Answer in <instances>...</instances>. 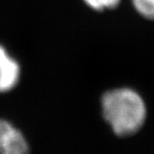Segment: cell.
Here are the masks:
<instances>
[{
    "label": "cell",
    "instance_id": "obj_1",
    "mask_svg": "<svg viewBox=\"0 0 154 154\" xmlns=\"http://www.w3.org/2000/svg\"><path fill=\"white\" fill-rule=\"evenodd\" d=\"M105 119L119 136L137 132L146 116L143 100L131 89H116L109 91L102 98Z\"/></svg>",
    "mask_w": 154,
    "mask_h": 154
},
{
    "label": "cell",
    "instance_id": "obj_5",
    "mask_svg": "<svg viewBox=\"0 0 154 154\" xmlns=\"http://www.w3.org/2000/svg\"><path fill=\"white\" fill-rule=\"evenodd\" d=\"M84 1L95 10H102L105 8H114L120 0H84Z\"/></svg>",
    "mask_w": 154,
    "mask_h": 154
},
{
    "label": "cell",
    "instance_id": "obj_3",
    "mask_svg": "<svg viewBox=\"0 0 154 154\" xmlns=\"http://www.w3.org/2000/svg\"><path fill=\"white\" fill-rule=\"evenodd\" d=\"M19 65L0 46V93L10 91L19 80Z\"/></svg>",
    "mask_w": 154,
    "mask_h": 154
},
{
    "label": "cell",
    "instance_id": "obj_4",
    "mask_svg": "<svg viewBox=\"0 0 154 154\" xmlns=\"http://www.w3.org/2000/svg\"><path fill=\"white\" fill-rule=\"evenodd\" d=\"M133 4L141 15L154 20V0H133Z\"/></svg>",
    "mask_w": 154,
    "mask_h": 154
},
{
    "label": "cell",
    "instance_id": "obj_2",
    "mask_svg": "<svg viewBox=\"0 0 154 154\" xmlns=\"http://www.w3.org/2000/svg\"><path fill=\"white\" fill-rule=\"evenodd\" d=\"M22 133L5 120H0V154H28Z\"/></svg>",
    "mask_w": 154,
    "mask_h": 154
}]
</instances>
